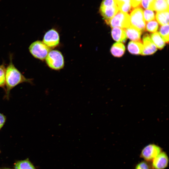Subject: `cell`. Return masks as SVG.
<instances>
[{
  "label": "cell",
  "mask_w": 169,
  "mask_h": 169,
  "mask_svg": "<svg viewBox=\"0 0 169 169\" xmlns=\"http://www.w3.org/2000/svg\"><path fill=\"white\" fill-rule=\"evenodd\" d=\"M9 64L6 68L5 85L6 97H8L10 90L18 84L23 82L31 83L32 79L26 78L15 67L10 56Z\"/></svg>",
  "instance_id": "obj_1"
},
{
  "label": "cell",
  "mask_w": 169,
  "mask_h": 169,
  "mask_svg": "<svg viewBox=\"0 0 169 169\" xmlns=\"http://www.w3.org/2000/svg\"><path fill=\"white\" fill-rule=\"evenodd\" d=\"M29 50L34 58L43 60L46 58L50 49L43 42L37 40L30 45Z\"/></svg>",
  "instance_id": "obj_2"
},
{
  "label": "cell",
  "mask_w": 169,
  "mask_h": 169,
  "mask_svg": "<svg viewBox=\"0 0 169 169\" xmlns=\"http://www.w3.org/2000/svg\"><path fill=\"white\" fill-rule=\"evenodd\" d=\"M46 63L51 68L59 70L63 68L64 59L61 53L57 50L50 51L45 58Z\"/></svg>",
  "instance_id": "obj_3"
},
{
  "label": "cell",
  "mask_w": 169,
  "mask_h": 169,
  "mask_svg": "<svg viewBox=\"0 0 169 169\" xmlns=\"http://www.w3.org/2000/svg\"><path fill=\"white\" fill-rule=\"evenodd\" d=\"M105 22L113 28H125L131 26L130 15L127 13L119 11L112 18Z\"/></svg>",
  "instance_id": "obj_4"
},
{
  "label": "cell",
  "mask_w": 169,
  "mask_h": 169,
  "mask_svg": "<svg viewBox=\"0 0 169 169\" xmlns=\"http://www.w3.org/2000/svg\"><path fill=\"white\" fill-rule=\"evenodd\" d=\"M162 151V148L159 146L155 144H149L142 148L140 157L144 160L150 162Z\"/></svg>",
  "instance_id": "obj_5"
},
{
  "label": "cell",
  "mask_w": 169,
  "mask_h": 169,
  "mask_svg": "<svg viewBox=\"0 0 169 169\" xmlns=\"http://www.w3.org/2000/svg\"><path fill=\"white\" fill-rule=\"evenodd\" d=\"M130 17L131 26L141 31L145 30L146 22L142 8L138 7L134 9L131 12Z\"/></svg>",
  "instance_id": "obj_6"
},
{
  "label": "cell",
  "mask_w": 169,
  "mask_h": 169,
  "mask_svg": "<svg viewBox=\"0 0 169 169\" xmlns=\"http://www.w3.org/2000/svg\"><path fill=\"white\" fill-rule=\"evenodd\" d=\"M150 162L151 169H165L169 165V157L163 151Z\"/></svg>",
  "instance_id": "obj_7"
},
{
  "label": "cell",
  "mask_w": 169,
  "mask_h": 169,
  "mask_svg": "<svg viewBox=\"0 0 169 169\" xmlns=\"http://www.w3.org/2000/svg\"><path fill=\"white\" fill-rule=\"evenodd\" d=\"M59 37L58 32L54 29L48 31L44 34L43 42L49 47L54 48L59 43Z\"/></svg>",
  "instance_id": "obj_8"
},
{
  "label": "cell",
  "mask_w": 169,
  "mask_h": 169,
  "mask_svg": "<svg viewBox=\"0 0 169 169\" xmlns=\"http://www.w3.org/2000/svg\"><path fill=\"white\" fill-rule=\"evenodd\" d=\"M119 11L117 5H100V13L105 21L112 18Z\"/></svg>",
  "instance_id": "obj_9"
},
{
  "label": "cell",
  "mask_w": 169,
  "mask_h": 169,
  "mask_svg": "<svg viewBox=\"0 0 169 169\" xmlns=\"http://www.w3.org/2000/svg\"><path fill=\"white\" fill-rule=\"evenodd\" d=\"M143 48L141 54L143 55L151 54L157 50L156 46L148 34H146L143 36Z\"/></svg>",
  "instance_id": "obj_10"
},
{
  "label": "cell",
  "mask_w": 169,
  "mask_h": 169,
  "mask_svg": "<svg viewBox=\"0 0 169 169\" xmlns=\"http://www.w3.org/2000/svg\"><path fill=\"white\" fill-rule=\"evenodd\" d=\"M125 29L126 37L129 39L134 41H141V31L131 25Z\"/></svg>",
  "instance_id": "obj_11"
},
{
  "label": "cell",
  "mask_w": 169,
  "mask_h": 169,
  "mask_svg": "<svg viewBox=\"0 0 169 169\" xmlns=\"http://www.w3.org/2000/svg\"><path fill=\"white\" fill-rule=\"evenodd\" d=\"M111 35L113 39L117 42H125L127 38L125 29L119 27H115L112 28Z\"/></svg>",
  "instance_id": "obj_12"
},
{
  "label": "cell",
  "mask_w": 169,
  "mask_h": 169,
  "mask_svg": "<svg viewBox=\"0 0 169 169\" xmlns=\"http://www.w3.org/2000/svg\"><path fill=\"white\" fill-rule=\"evenodd\" d=\"M149 9L157 12L169 10V5L165 0H154Z\"/></svg>",
  "instance_id": "obj_13"
},
{
  "label": "cell",
  "mask_w": 169,
  "mask_h": 169,
  "mask_svg": "<svg viewBox=\"0 0 169 169\" xmlns=\"http://www.w3.org/2000/svg\"><path fill=\"white\" fill-rule=\"evenodd\" d=\"M143 48V45L141 41H130L127 46L128 49L131 54L137 55L141 54Z\"/></svg>",
  "instance_id": "obj_14"
},
{
  "label": "cell",
  "mask_w": 169,
  "mask_h": 169,
  "mask_svg": "<svg viewBox=\"0 0 169 169\" xmlns=\"http://www.w3.org/2000/svg\"><path fill=\"white\" fill-rule=\"evenodd\" d=\"M125 50L124 45L122 43L117 42L114 44L112 46L110 52L114 56L120 57L124 54Z\"/></svg>",
  "instance_id": "obj_15"
},
{
  "label": "cell",
  "mask_w": 169,
  "mask_h": 169,
  "mask_svg": "<svg viewBox=\"0 0 169 169\" xmlns=\"http://www.w3.org/2000/svg\"><path fill=\"white\" fill-rule=\"evenodd\" d=\"M150 37L152 42L158 49H162L165 46V42L158 33H152Z\"/></svg>",
  "instance_id": "obj_16"
},
{
  "label": "cell",
  "mask_w": 169,
  "mask_h": 169,
  "mask_svg": "<svg viewBox=\"0 0 169 169\" xmlns=\"http://www.w3.org/2000/svg\"><path fill=\"white\" fill-rule=\"evenodd\" d=\"M156 17L157 21L160 25L169 24V10L157 12Z\"/></svg>",
  "instance_id": "obj_17"
},
{
  "label": "cell",
  "mask_w": 169,
  "mask_h": 169,
  "mask_svg": "<svg viewBox=\"0 0 169 169\" xmlns=\"http://www.w3.org/2000/svg\"><path fill=\"white\" fill-rule=\"evenodd\" d=\"M15 169H36L28 159L17 161L14 165Z\"/></svg>",
  "instance_id": "obj_18"
},
{
  "label": "cell",
  "mask_w": 169,
  "mask_h": 169,
  "mask_svg": "<svg viewBox=\"0 0 169 169\" xmlns=\"http://www.w3.org/2000/svg\"><path fill=\"white\" fill-rule=\"evenodd\" d=\"M159 34L165 41L168 43L169 41V24L162 25L159 30Z\"/></svg>",
  "instance_id": "obj_19"
},
{
  "label": "cell",
  "mask_w": 169,
  "mask_h": 169,
  "mask_svg": "<svg viewBox=\"0 0 169 169\" xmlns=\"http://www.w3.org/2000/svg\"><path fill=\"white\" fill-rule=\"evenodd\" d=\"M146 30L150 32H156L158 28V24L155 20H152L147 23L146 25Z\"/></svg>",
  "instance_id": "obj_20"
},
{
  "label": "cell",
  "mask_w": 169,
  "mask_h": 169,
  "mask_svg": "<svg viewBox=\"0 0 169 169\" xmlns=\"http://www.w3.org/2000/svg\"><path fill=\"white\" fill-rule=\"evenodd\" d=\"M6 68L4 64L0 65V87L5 88Z\"/></svg>",
  "instance_id": "obj_21"
},
{
  "label": "cell",
  "mask_w": 169,
  "mask_h": 169,
  "mask_svg": "<svg viewBox=\"0 0 169 169\" xmlns=\"http://www.w3.org/2000/svg\"><path fill=\"white\" fill-rule=\"evenodd\" d=\"M143 17L146 21L149 22L155 19V14L152 10L146 9L144 11Z\"/></svg>",
  "instance_id": "obj_22"
},
{
  "label": "cell",
  "mask_w": 169,
  "mask_h": 169,
  "mask_svg": "<svg viewBox=\"0 0 169 169\" xmlns=\"http://www.w3.org/2000/svg\"><path fill=\"white\" fill-rule=\"evenodd\" d=\"M119 10L123 13H128L131 11L132 6L131 3H126L118 6Z\"/></svg>",
  "instance_id": "obj_23"
},
{
  "label": "cell",
  "mask_w": 169,
  "mask_h": 169,
  "mask_svg": "<svg viewBox=\"0 0 169 169\" xmlns=\"http://www.w3.org/2000/svg\"><path fill=\"white\" fill-rule=\"evenodd\" d=\"M134 169H151V168L149 162L143 160L137 163Z\"/></svg>",
  "instance_id": "obj_24"
},
{
  "label": "cell",
  "mask_w": 169,
  "mask_h": 169,
  "mask_svg": "<svg viewBox=\"0 0 169 169\" xmlns=\"http://www.w3.org/2000/svg\"><path fill=\"white\" fill-rule=\"evenodd\" d=\"M154 0H142L141 5L144 8L149 9L151 6Z\"/></svg>",
  "instance_id": "obj_25"
},
{
  "label": "cell",
  "mask_w": 169,
  "mask_h": 169,
  "mask_svg": "<svg viewBox=\"0 0 169 169\" xmlns=\"http://www.w3.org/2000/svg\"><path fill=\"white\" fill-rule=\"evenodd\" d=\"M141 0H131V3L133 8L138 7L141 3Z\"/></svg>",
  "instance_id": "obj_26"
},
{
  "label": "cell",
  "mask_w": 169,
  "mask_h": 169,
  "mask_svg": "<svg viewBox=\"0 0 169 169\" xmlns=\"http://www.w3.org/2000/svg\"><path fill=\"white\" fill-rule=\"evenodd\" d=\"M6 117L0 113V130L4 125L6 121Z\"/></svg>",
  "instance_id": "obj_27"
},
{
  "label": "cell",
  "mask_w": 169,
  "mask_h": 169,
  "mask_svg": "<svg viewBox=\"0 0 169 169\" xmlns=\"http://www.w3.org/2000/svg\"><path fill=\"white\" fill-rule=\"evenodd\" d=\"M117 6L121 4L126 3H131V0H115Z\"/></svg>",
  "instance_id": "obj_28"
},
{
  "label": "cell",
  "mask_w": 169,
  "mask_h": 169,
  "mask_svg": "<svg viewBox=\"0 0 169 169\" xmlns=\"http://www.w3.org/2000/svg\"><path fill=\"white\" fill-rule=\"evenodd\" d=\"M168 5H169V0H165Z\"/></svg>",
  "instance_id": "obj_29"
},
{
  "label": "cell",
  "mask_w": 169,
  "mask_h": 169,
  "mask_svg": "<svg viewBox=\"0 0 169 169\" xmlns=\"http://www.w3.org/2000/svg\"><path fill=\"white\" fill-rule=\"evenodd\" d=\"M3 169H11L8 168H4Z\"/></svg>",
  "instance_id": "obj_30"
},
{
  "label": "cell",
  "mask_w": 169,
  "mask_h": 169,
  "mask_svg": "<svg viewBox=\"0 0 169 169\" xmlns=\"http://www.w3.org/2000/svg\"></svg>",
  "instance_id": "obj_31"
}]
</instances>
